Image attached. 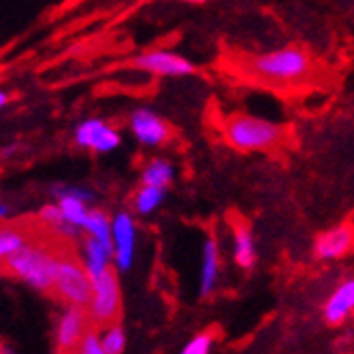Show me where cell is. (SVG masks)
Here are the masks:
<instances>
[{
	"mask_svg": "<svg viewBox=\"0 0 354 354\" xmlns=\"http://www.w3.org/2000/svg\"><path fill=\"white\" fill-rule=\"evenodd\" d=\"M240 71L266 85H293L304 83L312 71L314 59L312 55L301 47H282L270 53L250 55L240 62Z\"/></svg>",
	"mask_w": 354,
	"mask_h": 354,
	"instance_id": "6da1fadb",
	"label": "cell"
},
{
	"mask_svg": "<svg viewBox=\"0 0 354 354\" xmlns=\"http://www.w3.org/2000/svg\"><path fill=\"white\" fill-rule=\"evenodd\" d=\"M223 136L230 147L242 153L274 151L284 142L286 127L246 113H234L223 121Z\"/></svg>",
	"mask_w": 354,
	"mask_h": 354,
	"instance_id": "7a4b0ae2",
	"label": "cell"
},
{
	"mask_svg": "<svg viewBox=\"0 0 354 354\" xmlns=\"http://www.w3.org/2000/svg\"><path fill=\"white\" fill-rule=\"evenodd\" d=\"M62 254L53 252L43 244H26L19 252H15L5 263V270L28 286L37 288L41 293H51Z\"/></svg>",
	"mask_w": 354,
	"mask_h": 354,
	"instance_id": "3957f363",
	"label": "cell"
},
{
	"mask_svg": "<svg viewBox=\"0 0 354 354\" xmlns=\"http://www.w3.org/2000/svg\"><path fill=\"white\" fill-rule=\"evenodd\" d=\"M51 293L71 308L87 310L93 297V280L85 270V263H81L75 257L62 254Z\"/></svg>",
	"mask_w": 354,
	"mask_h": 354,
	"instance_id": "277c9868",
	"label": "cell"
},
{
	"mask_svg": "<svg viewBox=\"0 0 354 354\" xmlns=\"http://www.w3.org/2000/svg\"><path fill=\"white\" fill-rule=\"evenodd\" d=\"M93 280V297L87 308L89 320L95 327H111L117 325L121 316V286L117 278V270L109 268Z\"/></svg>",
	"mask_w": 354,
	"mask_h": 354,
	"instance_id": "5b68a950",
	"label": "cell"
},
{
	"mask_svg": "<svg viewBox=\"0 0 354 354\" xmlns=\"http://www.w3.org/2000/svg\"><path fill=\"white\" fill-rule=\"evenodd\" d=\"M123 66L132 68V71H142V73H149V75H155V77H189V75H196V64L189 62L183 55H176L172 51H162V49L134 55V57L127 59Z\"/></svg>",
	"mask_w": 354,
	"mask_h": 354,
	"instance_id": "8992f818",
	"label": "cell"
},
{
	"mask_svg": "<svg viewBox=\"0 0 354 354\" xmlns=\"http://www.w3.org/2000/svg\"><path fill=\"white\" fill-rule=\"evenodd\" d=\"M350 252H354V223L350 221L318 234L314 240V257L320 261L344 259Z\"/></svg>",
	"mask_w": 354,
	"mask_h": 354,
	"instance_id": "52a82bcc",
	"label": "cell"
},
{
	"mask_svg": "<svg viewBox=\"0 0 354 354\" xmlns=\"http://www.w3.org/2000/svg\"><path fill=\"white\" fill-rule=\"evenodd\" d=\"M87 323H89L87 310L66 306V310L62 312V316L57 320V329H55V346H57L59 354L77 352L79 344L83 342L85 333L89 331Z\"/></svg>",
	"mask_w": 354,
	"mask_h": 354,
	"instance_id": "ba28073f",
	"label": "cell"
},
{
	"mask_svg": "<svg viewBox=\"0 0 354 354\" xmlns=\"http://www.w3.org/2000/svg\"><path fill=\"white\" fill-rule=\"evenodd\" d=\"M75 140L79 147L93 153H109L121 145V134L102 119H85L77 125Z\"/></svg>",
	"mask_w": 354,
	"mask_h": 354,
	"instance_id": "9c48e42d",
	"label": "cell"
},
{
	"mask_svg": "<svg viewBox=\"0 0 354 354\" xmlns=\"http://www.w3.org/2000/svg\"><path fill=\"white\" fill-rule=\"evenodd\" d=\"M134 246H136V225L127 212H119L113 218V261L115 270H130L134 263Z\"/></svg>",
	"mask_w": 354,
	"mask_h": 354,
	"instance_id": "30bf717a",
	"label": "cell"
},
{
	"mask_svg": "<svg viewBox=\"0 0 354 354\" xmlns=\"http://www.w3.org/2000/svg\"><path fill=\"white\" fill-rule=\"evenodd\" d=\"M130 130L147 147L164 145V142H168V138L172 134L170 125L162 117H159L157 113H153L149 109H136L130 115Z\"/></svg>",
	"mask_w": 354,
	"mask_h": 354,
	"instance_id": "8fae6325",
	"label": "cell"
},
{
	"mask_svg": "<svg viewBox=\"0 0 354 354\" xmlns=\"http://www.w3.org/2000/svg\"><path fill=\"white\" fill-rule=\"evenodd\" d=\"M352 312H354V278H348L329 295L323 308V316L329 325L337 327Z\"/></svg>",
	"mask_w": 354,
	"mask_h": 354,
	"instance_id": "7c38bea8",
	"label": "cell"
},
{
	"mask_svg": "<svg viewBox=\"0 0 354 354\" xmlns=\"http://www.w3.org/2000/svg\"><path fill=\"white\" fill-rule=\"evenodd\" d=\"M221 270V252H218V242L208 236L202 248V278H200V295L208 297L212 293V288L216 284Z\"/></svg>",
	"mask_w": 354,
	"mask_h": 354,
	"instance_id": "4fadbf2b",
	"label": "cell"
},
{
	"mask_svg": "<svg viewBox=\"0 0 354 354\" xmlns=\"http://www.w3.org/2000/svg\"><path fill=\"white\" fill-rule=\"evenodd\" d=\"M83 248H85V270L89 272L91 278H98L111 268V259H113L111 248H106L104 244L89 236L83 240Z\"/></svg>",
	"mask_w": 354,
	"mask_h": 354,
	"instance_id": "5bb4252c",
	"label": "cell"
},
{
	"mask_svg": "<svg viewBox=\"0 0 354 354\" xmlns=\"http://www.w3.org/2000/svg\"><path fill=\"white\" fill-rule=\"evenodd\" d=\"M234 259L244 270H250L257 261L254 238L244 223H238V227H234Z\"/></svg>",
	"mask_w": 354,
	"mask_h": 354,
	"instance_id": "9a60e30c",
	"label": "cell"
},
{
	"mask_svg": "<svg viewBox=\"0 0 354 354\" xmlns=\"http://www.w3.org/2000/svg\"><path fill=\"white\" fill-rule=\"evenodd\" d=\"M140 180H142V185L157 187V189L166 191L172 185V180H174V166L168 162V159L155 157V159H151V162L145 166Z\"/></svg>",
	"mask_w": 354,
	"mask_h": 354,
	"instance_id": "2e32d148",
	"label": "cell"
},
{
	"mask_svg": "<svg viewBox=\"0 0 354 354\" xmlns=\"http://www.w3.org/2000/svg\"><path fill=\"white\" fill-rule=\"evenodd\" d=\"M85 232L89 238L98 240L100 244H104L106 248L113 250V221L109 218V214L104 210H89L87 223H85Z\"/></svg>",
	"mask_w": 354,
	"mask_h": 354,
	"instance_id": "e0dca14e",
	"label": "cell"
},
{
	"mask_svg": "<svg viewBox=\"0 0 354 354\" xmlns=\"http://www.w3.org/2000/svg\"><path fill=\"white\" fill-rule=\"evenodd\" d=\"M57 206L64 214V221H66L71 227L75 230H85V223H87V216H89V208L85 202L77 200V198H68L64 196L57 200Z\"/></svg>",
	"mask_w": 354,
	"mask_h": 354,
	"instance_id": "ac0fdd59",
	"label": "cell"
},
{
	"mask_svg": "<svg viewBox=\"0 0 354 354\" xmlns=\"http://www.w3.org/2000/svg\"><path fill=\"white\" fill-rule=\"evenodd\" d=\"M26 244L28 240L21 230L11 227V225H0V261L7 263Z\"/></svg>",
	"mask_w": 354,
	"mask_h": 354,
	"instance_id": "d6986e66",
	"label": "cell"
},
{
	"mask_svg": "<svg viewBox=\"0 0 354 354\" xmlns=\"http://www.w3.org/2000/svg\"><path fill=\"white\" fill-rule=\"evenodd\" d=\"M162 202H164V189L149 187V185H140V189L134 196V206H136V212L140 214L153 212Z\"/></svg>",
	"mask_w": 354,
	"mask_h": 354,
	"instance_id": "ffe728a7",
	"label": "cell"
},
{
	"mask_svg": "<svg viewBox=\"0 0 354 354\" xmlns=\"http://www.w3.org/2000/svg\"><path fill=\"white\" fill-rule=\"evenodd\" d=\"M39 218L43 221V223H47V225H51L53 230H57V232H62L64 236H75V227H71V225L64 221V214H62V210H59V206L57 204H47V206H43L41 208V212H39Z\"/></svg>",
	"mask_w": 354,
	"mask_h": 354,
	"instance_id": "44dd1931",
	"label": "cell"
},
{
	"mask_svg": "<svg viewBox=\"0 0 354 354\" xmlns=\"http://www.w3.org/2000/svg\"><path fill=\"white\" fill-rule=\"evenodd\" d=\"M100 339H102V348H104L106 354H123V350H125V331H123V327L119 323L106 327L102 331Z\"/></svg>",
	"mask_w": 354,
	"mask_h": 354,
	"instance_id": "7402d4cb",
	"label": "cell"
},
{
	"mask_svg": "<svg viewBox=\"0 0 354 354\" xmlns=\"http://www.w3.org/2000/svg\"><path fill=\"white\" fill-rule=\"evenodd\" d=\"M212 344H214V333L212 331H202L180 350V354H210Z\"/></svg>",
	"mask_w": 354,
	"mask_h": 354,
	"instance_id": "603a6c76",
	"label": "cell"
},
{
	"mask_svg": "<svg viewBox=\"0 0 354 354\" xmlns=\"http://www.w3.org/2000/svg\"><path fill=\"white\" fill-rule=\"evenodd\" d=\"M75 354H106L104 348H102V339H100V333L95 329H89L83 337V342L79 344L77 352Z\"/></svg>",
	"mask_w": 354,
	"mask_h": 354,
	"instance_id": "cb8c5ba5",
	"label": "cell"
},
{
	"mask_svg": "<svg viewBox=\"0 0 354 354\" xmlns=\"http://www.w3.org/2000/svg\"><path fill=\"white\" fill-rule=\"evenodd\" d=\"M53 196H55V200H59V198H64V196H68V198H77V200H81V202H91L93 200V191H89V189H83V187H66V185H57V187H53Z\"/></svg>",
	"mask_w": 354,
	"mask_h": 354,
	"instance_id": "d4e9b609",
	"label": "cell"
},
{
	"mask_svg": "<svg viewBox=\"0 0 354 354\" xmlns=\"http://www.w3.org/2000/svg\"><path fill=\"white\" fill-rule=\"evenodd\" d=\"M7 102H9V95H7V91L0 89V111L5 109V104H7Z\"/></svg>",
	"mask_w": 354,
	"mask_h": 354,
	"instance_id": "484cf974",
	"label": "cell"
},
{
	"mask_svg": "<svg viewBox=\"0 0 354 354\" xmlns=\"http://www.w3.org/2000/svg\"><path fill=\"white\" fill-rule=\"evenodd\" d=\"M7 214H9V206L7 204H0V221H3Z\"/></svg>",
	"mask_w": 354,
	"mask_h": 354,
	"instance_id": "4316f807",
	"label": "cell"
},
{
	"mask_svg": "<svg viewBox=\"0 0 354 354\" xmlns=\"http://www.w3.org/2000/svg\"><path fill=\"white\" fill-rule=\"evenodd\" d=\"M0 354H15V352H11V348L7 346H0Z\"/></svg>",
	"mask_w": 354,
	"mask_h": 354,
	"instance_id": "83f0119b",
	"label": "cell"
},
{
	"mask_svg": "<svg viewBox=\"0 0 354 354\" xmlns=\"http://www.w3.org/2000/svg\"><path fill=\"white\" fill-rule=\"evenodd\" d=\"M0 278H3V270H0Z\"/></svg>",
	"mask_w": 354,
	"mask_h": 354,
	"instance_id": "f1b7e54d",
	"label": "cell"
}]
</instances>
